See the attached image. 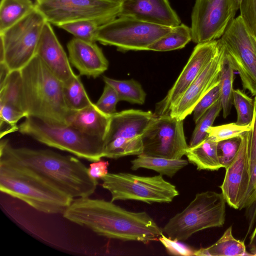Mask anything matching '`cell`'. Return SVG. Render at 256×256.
Wrapping results in <instances>:
<instances>
[{
    "mask_svg": "<svg viewBox=\"0 0 256 256\" xmlns=\"http://www.w3.org/2000/svg\"><path fill=\"white\" fill-rule=\"evenodd\" d=\"M62 216L99 236L122 241L148 244L158 240L163 234L147 212L129 211L111 200L90 197L74 198Z\"/></svg>",
    "mask_w": 256,
    "mask_h": 256,
    "instance_id": "obj_1",
    "label": "cell"
},
{
    "mask_svg": "<svg viewBox=\"0 0 256 256\" xmlns=\"http://www.w3.org/2000/svg\"><path fill=\"white\" fill-rule=\"evenodd\" d=\"M0 158L26 167L57 186L74 199L90 197L96 191L98 180L88 174V168L75 156L48 149L14 148L1 138Z\"/></svg>",
    "mask_w": 256,
    "mask_h": 256,
    "instance_id": "obj_2",
    "label": "cell"
},
{
    "mask_svg": "<svg viewBox=\"0 0 256 256\" xmlns=\"http://www.w3.org/2000/svg\"><path fill=\"white\" fill-rule=\"evenodd\" d=\"M20 72L28 116L51 125L68 126L73 110L66 102L64 83L36 55Z\"/></svg>",
    "mask_w": 256,
    "mask_h": 256,
    "instance_id": "obj_3",
    "label": "cell"
},
{
    "mask_svg": "<svg viewBox=\"0 0 256 256\" xmlns=\"http://www.w3.org/2000/svg\"><path fill=\"white\" fill-rule=\"evenodd\" d=\"M0 190L47 214H62L74 200L32 170L2 158Z\"/></svg>",
    "mask_w": 256,
    "mask_h": 256,
    "instance_id": "obj_4",
    "label": "cell"
},
{
    "mask_svg": "<svg viewBox=\"0 0 256 256\" xmlns=\"http://www.w3.org/2000/svg\"><path fill=\"white\" fill-rule=\"evenodd\" d=\"M18 131L50 147L90 162L104 158V141L70 126L51 125L32 116L25 118Z\"/></svg>",
    "mask_w": 256,
    "mask_h": 256,
    "instance_id": "obj_5",
    "label": "cell"
},
{
    "mask_svg": "<svg viewBox=\"0 0 256 256\" xmlns=\"http://www.w3.org/2000/svg\"><path fill=\"white\" fill-rule=\"evenodd\" d=\"M226 202L222 193H198L182 212L170 219L162 228L163 233L170 238L185 241L203 230L221 227L225 222Z\"/></svg>",
    "mask_w": 256,
    "mask_h": 256,
    "instance_id": "obj_6",
    "label": "cell"
},
{
    "mask_svg": "<svg viewBox=\"0 0 256 256\" xmlns=\"http://www.w3.org/2000/svg\"><path fill=\"white\" fill-rule=\"evenodd\" d=\"M111 201L133 200L148 204L170 203L179 192L162 175L141 176L128 172L108 173L100 179Z\"/></svg>",
    "mask_w": 256,
    "mask_h": 256,
    "instance_id": "obj_7",
    "label": "cell"
},
{
    "mask_svg": "<svg viewBox=\"0 0 256 256\" xmlns=\"http://www.w3.org/2000/svg\"><path fill=\"white\" fill-rule=\"evenodd\" d=\"M154 116L151 111L130 109L111 116L104 158H118L143 152L142 136Z\"/></svg>",
    "mask_w": 256,
    "mask_h": 256,
    "instance_id": "obj_8",
    "label": "cell"
},
{
    "mask_svg": "<svg viewBox=\"0 0 256 256\" xmlns=\"http://www.w3.org/2000/svg\"><path fill=\"white\" fill-rule=\"evenodd\" d=\"M172 28L119 16L99 27L96 41L104 45L116 46L121 52L148 50L150 46L169 33Z\"/></svg>",
    "mask_w": 256,
    "mask_h": 256,
    "instance_id": "obj_9",
    "label": "cell"
},
{
    "mask_svg": "<svg viewBox=\"0 0 256 256\" xmlns=\"http://www.w3.org/2000/svg\"><path fill=\"white\" fill-rule=\"evenodd\" d=\"M36 8L58 27L70 22L92 20L103 25L119 16L121 3L112 0H35Z\"/></svg>",
    "mask_w": 256,
    "mask_h": 256,
    "instance_id": "obj_10",
    "label": "cell"
},
{
    "mask_svg": "<svg viewBox=\"0 0 256 256\" xmlns=\"http://www.w3.org/2000/svg\"><path fill=\"white\" fill-rule=\"evenodd\" d=\"M46 20L35 9L22 20L0 33L4 48L2 62L10 72L20 70L36 56Z\"/></svg>",
    "mask_w": 256,
    "mask_h": 256,
    "instance_id": "obj_11",
    "label": "cell"
},
{
    "mask_svg": "<svg viewBox=\"0 0 256 256\" xmlns=\"http://www.w3.org/2000/svg\"><path fill=\"white\" fill-rule=\"evenodd\" d=\"M220 39L243 89L256 96V37L240 15L230 22Z\"/></svg>",
    "mask_w": 256,
    "mask_h": 256,
    "instance_id": "obj_12",
    "label": "cell"
},
{
    "mask_svg": "<svg viewBox=\"0 0 256 256\" xmlns=\"http://www.w3.org/2000/svg\"><path fill=\"white\" fill-rule=\"evenodd\" d=\"M143 152L172 160L181 159L188 148L183 120L170 114L154 116L142 136Z\"/></svg>",
    "mask_w": 256,
    "mask_h": 256,
    "instance_id": "obj_13",
    "label": "cell"
},
{
    "mask_svg": "<svg viewBox=\"0 0 256 256\" xmlns=\"http://www.w3.org/2000/svg\"><path fill=\"white\" fill-rule=\"evenodd\" d=\"M236 12L232 0H196L192 13V40L198 44L220 39Z\"/></svg>",
    "mask_w": 256,
    "mask_h": 256,
    "instance_id": "obj_14",
    "label": "cell"
},
{
    "mask_svg": "<svg viewBox=\"0 0 256 256\" xmlns=\"http://www.w3.org/2000/svg\"><path fill=\"white\" fill-rule=\"evenodd\" d=\"M220 39L198 44L166 96L156 105L154 116L170 114L172 107L219 51Z\"/></svg>",
    "mask_w": 256,
    "mask_h": 256,
    "instance_id": "obj_15",
    "label": "cell"
},
{
    "mask_svg": "<svg viewBox=\"0 0 256 256\" xmlns=\"http://www.w3.org/2000/svg\"><path fill=\"white\" fill-rule=\"evenodd\" d=\"M250 130L240 136L238 152L232 162L226 168V174L220 186L226 202L234 209H240L249 186L251 174Z\"/></svg>",
    "mask_w": 256,
    "mask_h": 256,
    "instance_id": "obj_16",
    "label": "cell"
},
{
    "mask_svg": "<svg viewBox=\"0 0 256 256\" xmlns=\"http://www.w3.org/2000/svg\"><path fill=\"white\" fill-rule=\"evenodd\" d=\"M224 54V46L222 42L216 54L172 107L170 112L172 116L183 120L192 112L204 96L220 82V74Z\"/></svg>",
    "mask_w": 256,
    "mask_h": 256,
    "instance_id": "obj_17",
    "label": "cell"
},
{
    "mask_svg": "<svg viewBox=\"0 0 256 256\" xmlns=\"http://www.w3.org/2000/svg\"><path fill=\"white\" fill-rule=\"evenodd\" d=\"M28 116L20 70L10 72L0 83V138L18 130V122Z\"/></svg>",
    "mask_w": 256,
    "mask_h": 256,
    "instance_id": "obj_18",
    "label": "cell"
},
{
    "mask_svg": "<svg viewBox=\"0 0 256 256\" xmlns=\"http://www.w3.org/2000/svg\"><path fill=\"white\" fill-rule=\"evenodd\" d=\"M36 55L48 70L63 83L76 76L66 52L60 42L51 24L46 22L43 28Z\"/></svg>",
    "mask_w": 256,
    "mask_h": 256,
    "instance_id": "obj_19",
    "label": "cell"
},
{
    "mask_svg": "<svg viewBox=\"0 0 256 256\" xmlns=\"http://www.w3.org/2000/svg\"><path fill=\"white\" fill-rule=\"evenodd\" d=\"M119 16L170 27L181 24L168 0H124Z\"/></svg>",
    "mask_w": 256,
    "mask_h": 256,
    "instance_id": "obj_20",
    "label": "cell"
},
{
    "mask_svg": "<svg viewBox=\"0 0 256 256\" xmlns=\"http://www.w3.org/2000/svg\"><path fill=\"white\" fill-rule=\"evenodd\" d=\"M66 46L70 62L80 75L95 78L108 70V61L96 42L74 38Z\"/></svg>",
    "mask_w": 256,
    "mask_h": 256,
    "instance_id": "obj_21",
    "label": "cell"
},
{
    "mask_svg": "<svg viewBox=\"0 0 256 256\" xmlns=\"http://www.w3.org/2000/svg\"><path fill=\"white\" fill-rule=\"evenodd\" d=\"M110 116L102 112L92 103L80 110H73L69 118L68 125L104 141Z\"/></svg>",
    "mask_w": 256,
    "mask_h": 256,
    "instance_id": "obj_22",
    "label": "cell"
},
{
    "mask_svg": "<svg viewBox=\"0 0 256 256\" xmlns=\"http://www.w3.org/2000/svg\"><path fill=\"white\" fill-rule=\"evenodd\" d=\"M218 142L208 137L199 144L188 148L186 156L188 161L198 170H217L222 168L219 160Z\"/></svg>",
    "mask_w": 256,
    "mask_h": 256,
    "instance_id": "obj_23",
    "label": "cell"
},
{
    "mask_svg": "<svg viewBox=\"0 0 256 256\" xmlns=\"http://www.w3.org/2000/svg\"><path fill=\"white\" fill-rule=\"evenodd\" d=\"M130 162L131 169L133 170L140 168H146L154 170L160 175L172 178L180 170L187 166L188 161L182 158L172 160L141 154Z\"/></svg>",
    "mask_w": 256,
    "mask_h": 256,
    "instance_id": "obj_24",
    "label": "cell"
},
{
    "mask_svg": "<svg viewBox=\"0 0 256 256\" xmlns=\"http://www.w3.org/2000/svg\"><path fill=\"white\" fill-rule=\"evenodd\" d=\"M246 248L242 241L236 239L232 234V227L227 228L222 237L212 246L195 250L196 256H244Z\"/></svg>",
    "mask_w": 256,
    "mask_h": 256,
    "instance_id": "obj_25",
    "label": "cell"
},
{
    "mask_svg": "<svg viewBox=\"0 0 256 256\" xmlns=\"http://www.w3.org/2000/svg\"><path fill=\"white\" fill-rule=\"evenodd\" d=\"M35 9L31 0H1L0 33L12 26Z\"/></svg>",
    "mask_w": 256,
    "mask_h": 256,
    "instance_id": "obj_26",
    "label": "cell"
},
{
    "mask_svg": "<svg viewBox=\"0 0 256 256\" xmlns=\"http://www.w3.org/2000/svg\"><path fill=\"white\" fill-rule=\"evenodd\" d=\"M192 40L191 28L183 24L173 27L168 34L148 48V50L168 52L184 48Z\"/></svg>",
    "mask_w": 256,
    "mask_h": 256,
    "instance_id": "obj_27",
    "label": "cell"
},
{
    "mask_svg": "<svg viewBox=\"0 0 256 256\" xmlns=\"http://www.w3.org/2000/svg\"><path fill=\"white\" fill-rule=\"evenodd\" d=\"M105 84H108L116 91L119 100L142 104L146 98V93L141 84L134 79L118 80L106 76H103Z\"/></svg>",
    "mask_w": 256,
    "mask_h": 256,
    "instance_id": "obj_28",
    "label": "cell"
},
{
    "mask_svg": "<svg viewBox=\"0 0 256 256\" xmlns=\"http://www.w3.org/2000/svg\"><path fill=\"white\" fill-rule=\"evenodd\" d=\"M234 79V70L229 57L225 51L220 74L219 84L220 100L224 118H226L229 116L233 104V92L234 90L233 84Z\"/></svg>",
    "mask_w": 256,
    "mask_h": 256,
    "instance_id": "obj_29",
    "label": "cell"
},
{
    "mask_svg": "<svg viewBox=\"0 0 256 256\" xmlns=\"http://www.w3.org/2000/svg\"><path fill=\"white\" fill-rule=\"evenodd\" d=\"M76 76L70 81L64 83V94L66 102L72 110L83 109L93 102L88 95L80 78Z\"/></svg>",
    "mask_w": 256,
    "mask_h": 256,
    "instance_id": "obj_30",
    "label": "cell"
},
{
    "mask_svg": "<svg viewBox=\"0 0 256 256\" xmlns=\"http://www.w3.org/2000/svg\"><path fill=\"white\" fill-rule=\"evenodd\" d=\"M222 110V106L220 98L196 123L188 146H194L208 137L207 130L212 126Z\"/></svg>",
    "mask_w": 256,
    "mask_h": 256,
    "instance_id": "obj_31",
    "label": "cell"
},
{
    "mask_svg": "<svg viewBox=\"0 0 256 256\" xmlns=\"http://www.w3.org/2000/svg\"><path fill=\"white\" fill-rule=\"evenodd\" d=\"M232 102L237 112L236 124H252L254 114V100L240 89L234 90Z\"/></svg>",
    "mask_w": 256,
    "mask_h": 256,
    "instance_id": "obj_32",
    "label": "cell"
},
{
    "mask_svg": "<svg viewBox=\"0 0 256 256\" xmlns=\"http://www.w3.org/2000/svg\"><path fill=\"white\" fill-rule=\"evenodd\" d=\"M101 25L94 20H82L63 24L58 27L76 38L88 42H96V34Z\"/></svg>",
    "mask_w": 256,
    "mask_h": 256,
    "instance_id": "obj_33",
    "label": "cell"
},
{
    "mask_svg": "<svg viewBox=\"0 0 256 256\" xmlns=\"http://www.w3.org/2000/svg\"><path fill=\"white\" fill-rule=\"evenodd\" d=\"M252 124L240 126L232 122L218 126H211L208 130V136L216 142L234 138L240 137L246 132L251 130Z\"/></svg>",
    "mask_w": 256,
    "mask_h": 256,
    "instance_id": "obj_34",
    "label": "cell"
},
{
    "mask_svg": "<svg viewBox=\"0 0 256 256\" xmlns=\"http://www.w3.org/2000/svg\"><path fill=\"white\" fill-rule=\"evenodd\" d=\"M240 141V137H238L218 142V154L222 168H226L232 162L238 152Z\"/></svg>",
    "mask_w": 256,
    "mask_h": 256,
    "instance_id": "obj_35",
    "label": "cell"
},
{
    "mask_svg": "<svg viewBox=\"0 0 256 256\" xmlns=\"http://www.w3.org/2000/svg\"><path fill=\"white\" fill-rule=\"evenodd\" d=\"M242 208H246L248 212L250 228L256 217V163L252 170L248 189L239 210Z\"/></svg>",
    "mask_w": 256,
    "mask_h": 256,
    "instance_id": "obj_36",
    "label": "cell"
},
{
    "mask_svg": "<svg viewBox=\"0 0 256 256\" xmlns=\"http://www.w3.org/2000/svg\"><path fill=\"white\" fill-rule=\"evenodd\" d=\"M119 101L115 90L109 84H105L102 93L95 104L100 111L111 116L117 112L116 106Z\"/></svg>",
    "mask_w": 256,
    "mask_h": 256,
    "instance_id": "obj_37",
    "label": "cell"
},
{
    "mask_svg": "<svg viewBox=\"0 0 256 256\" xmlns=\"http://www.w3.org/2000/svg\"><path fill=\"white\" fill-rule=\"evenodd\" d=\"M219 84L220 82L204 95L194 107L192 112L195 123L220 98Z\"/></svg>",
    "mask_w": 256,
    "mask_h": 256,
    "instance_id": "obj_38",
    "label": "cell"
},
{
    "mask_svg": "<svg viewBox=\"0 0 256 256\" xmlns=\"http://www.w3.org/2000/svg\"><path fill=\"white\" fill-rule=\"evenodd\" d=\"M158 240L164 246L168 254L174 256H194L195 250L180 242L179 240L166 236L164 233L159 237Z\"/></svg>",
    "mask_w": 256,
    "mask_h": 256,
    "instance_id": "obj_39",
    "label": "cell"
},
{
    "mask_svg": "<svg viewBox=\"0 0 256 256\" xmlns=\"http://www.w3.org/2000/svg\"><path fill=\"white\" fill-rule=\"evenodd\" d=\"M240 10V16L256 37V0H242Z\"/></svg>",
    "mask_w": 256,
    "mask_h": 256,
    "instance_id": "obj_40",
    "label": "cell"
},
{
    "mask_svg": "<svg viewBox=\"0 0 256 256\" xmlns=\"http://www.w3.org/2000/svg\"><path fill=\"white\" fill-rule=\"evenodd\" d=\"M108 165L109 162L108 161L102 160L92 162L88 168V174L92 178L96 180L101 179L108 173Z\"/></svg>",
    "mask_w": 256,
    "mask_h": 256,
    "instance_id": "obj_41",
    "label": "cell"
},
{
    "mask_svg": "<svg viewBox=\"0 0 256 256\" xmlns=\"http://www.w3.org/2000/svg\"><path fill=\"white\" fill-rule=\"evenodd\" d=\"M254 114L252 122L250 141V171L256 163V96L254 98Z\"/></svg>",
    "mask_w": 256,
    "mask_h": 256,
    "instance_id": "obj_42",
    "label": "cell"
},
{
    "mask_svg": "<svg viewBox=\"0 0 256 256\" xmlns=\"http://www.w3.org/2000/svg\"><path fill=\"white\" fill-rule=\"evenodd\" d=\"M249 248L251 254L256 256V226L250 237Z\"/></svg>",
    "mask_w": 256,
    "mask_h": 256,
    "instance_id": "obj_43",
    "label": "cell"
},
{
    "mask_svg": "<svg viewBox=\"0 0 256 256\" xmlns=\"http://www.w3.org/2000/svg\"><path fill=\"white\" fill-rule=\"evenodd\" d=\"M234 8L237 12L240 10V4L242 0H232Z\"/></svg>",
    "mask_w": 256,
    "mask_h": 256,
    "instance_id": "obj_44",
    "label": "cell"
},
{
    "mask_svg": "<svg viewBox=\"0 0 256 256\" xmlns=\"http://www.w3.org/2000/svg\"><path fill=\"white\" fill-rule=\"evenodd\" d=\"M114 0V1H116V2H118L122 3V2L124 0Z\"/></svg>",
    "mask_w": 256,
    "mask_h": 256,
    "instance_id": "obj_45",
    "label": "cell"
}]
</instances>
